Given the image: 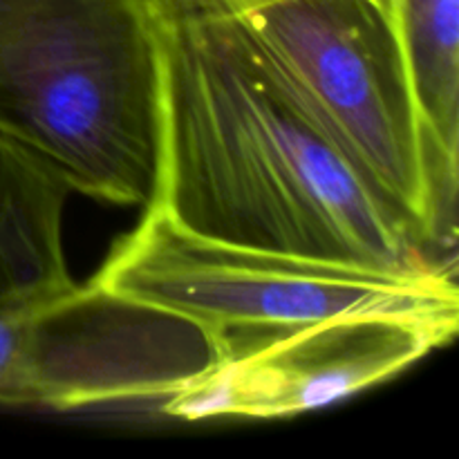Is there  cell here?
Returning a JSON list of instances; mask_svg holds the SVG:
<instances>
[{
	"label": "cell",
	"instance_id": "9c48e42d",
	"mask_svg": "<svg viewBox=\"0 0 459 459\" xmlns=\"http://www.w3.org/2000/svg\"><path fill=\"white\" fill-rule=\"evenodd\" d=\"M151 3H160V4H184V3H191V0H151Z\"/></svg>",
	"mask_w": 459,
	"mask_h": 459
},
{
	"label": "cell",
	"instance_id": "3957f363",
	"mask_svg": "<svg viewBox=\"0 0 459 459\" xmlns=\"http://www.w3.org/2000/svg\"><path fill=\"white\" fill-rule=\"evenodd\" d=\"M169 7L222 21L430 249H455L457 231L444 220L430 170L397 0H191Z\"/></svg>",
	"mask_w": 459,
	"mask_h": 459
},
{
	"label": "cell",
	"instance_id": "52a82bcc",
	"mask_svg": "<svg viewBox=\"0 0 459 459\" xmlns=\"http://www.w3.org/2000/svg\"><path fill=\"white\" fill-rule=\"evenodd\" d=\"M397 13L439 206L457 231L459 0H397Z\"/></svg>",
	"mask_w": 459,
	"mask_h": 459
},
{
	"label": "cell",
	"instance_id": "5b68a950",
	"mask_svg": "<svg viewBox=\"0 0 459 459\" xmlns=\"http://www.w3.org/2000/svg\"><path fill=\"white\" fill-rule=\"evenodd\" d=\"M204 363V336L193 323L92 282L0 305L4 408L161 402Z\"/></svg>",
	"mask_w": 459,
	"mask_h": 459
},
{
	"label": "cell",
	"instance_id": "6da1fadb",
	"mask_svg": "<svg viewBox=\"0 0 459 459\" xmlns=\"http://www.w3.org/2000/svg\"><path fill=\"white\" fill-rule=\"evenodd\" d=\"M151 7L160 52L152 204L229 245L385 269L455 264L433 258L222 21Z\"/></svg>",
	"mask_w": 459,
	"mask_h": 459
},
{
	"label": "cell",
	"instance_id": "ba28073f",
	"mask_svg": "<svg viewBox=\"0 0 459 459\" xmlns=\"http://www.w3.org/2000/svg\"><path fill=\"white\" fill-rule=\"evenodd\" d=\"M67 195L0 142V305L76 285L63 242Z\"/></svg>",
	"mask_w": 459,
	"mask_h": 459
},
{
	"label": "cell",
	"instance_id": "277c9868",
	"mask_svg": "<svg viewBox=\"0 0 459 459\" xmlns=\"http://www.w3.org/2000/svg\"><path fill=\"white\" fill-rule=\"evenodd\" d=\"M90 282L195 323L215 345L343 314L459 316L455 264L385 269L229 245L179 227L155 204Z\"/></svg>",
	"mask_w": 459,
	"mask_h": 459
},
{
	"label": "cell",
	"instance_id": "8992f818",
	"mask_svg": "<svg viewBox=\"0 0 459 459\" xmlns=\"http://www.w3.org/2000/svg\"><path fill=\"white\" fill-rule=\"evenodd\" d=\"M459 316L343 314L218 345V361L161 399L173 420H285L394 379L457 334Z\"/></svg>",
	"mask_w": 459,
	"mask_h": 459
},
{
	"label": "cell",
	"instance_id": "7a4b0ae2",
	"mask_svg": "<svg viewBox=\"0 0 459 459\" xmlns=\"http://www.w3.org/2000/svg\"><path fill=\"white\" fill-rule=\"evenodd\" d=\"M0 142L67 193L152 204L160 52L148 0H0Z\"/></svg>",
	"mask_w": 459,
	"mask_h": 459
}]
</instances>
